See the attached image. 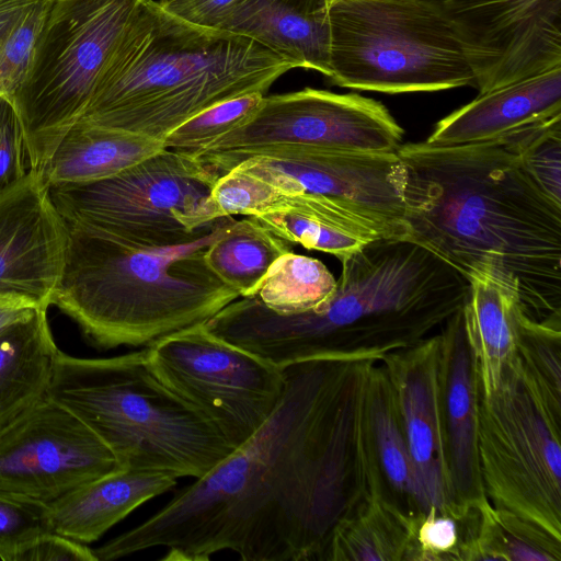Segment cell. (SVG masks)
Segmentation results:
<instances>
[{"label": "cell", "instance_id": "1", "mask_svg": "<svg viewBox=\"0 0 561 561\" xmlns=\"http://www.w3.org/2000/svg\"><path fill=\"white\" fill-rule=\"evenodd\" d=\"M369 348L286 366L263 426L144 523L94 549L99 561L165 547L164 561H305L362 499L375 451Z\"/></svg>", "mask_w": 561, "mask_h": 561}, {"label": "cell", "instance_id": "2", "mask_svg": "<svg viewBox=\"0 0 561 561\" xmlns=\"http://www.w3.org/2000/svg\"><path fill=\"white\" fill-rule=\"evenodd\" d=\"M396 152L407 239L468 282L503 286L530 319L560 324L561 204L527 174L513 134L463 146L407 142Z\"/></svg>", "mask_w": 561, "mask_h": 561}, {"label": "cell", "instance_id": "3", "mask_svg": "<svg viewBox=\"0 0 561 561\" xmlns=\"http://www.w3.org/2000/svg\"><path fill=\"white\" fill-rule=\"evenodd\" d=\"M332 297L320 308L280 314L240 297L206 323L218 337L284 368L355 347L400 344L458 311L469 282L422 245L377 239L340 260Z\"/></svg>", "mask_w": 561, "mask_h": 561}, {"label": "cell", "instance_id": "4", "mask_svg": "<svg viewBox=\"0 0 561 561\" xmlns=\"http://www.w3.org/2000/svg\"><path fill=\"white\" fill-rule=\"evenodd\" d=\"M291 65L261 44L144 0L80 121L163 140L222 101L266 94Z\"/></svg>", "mask_w": 561, "mask_h": 561}, {"label": "cell", "instance_id": "5", "mask_svg": "<svg viewBox=\"0 0 561 561\" xmlns=\"http://www.w3.org/2000/svg\"><path fill=\"white\" fill-rule=\"evenodd\" d=\"M233 221L222 217L196 240L174 247L136 244L66 221L65 261L51 305L105 350L148 347L204 324L240 298L205 261L208 247Z\"/></svg>", "mask_w": 561, "mask_h": 561}, {"label": "cell", "instance_id": "6", "mask_svg": "<svg viewBox=\"0 0 561 561\" xmlns=\"http://www.w3.org/2000/svg\"><path fill=\"white\" fill-rule=\"evenodd\" d=\"M47 396L110 448L119 469L198 479L234 450L152 373L145 348L107 358L60 351Z\"/></svg>", "mask_w": 561, "mask_h": 561}, {"label": "cell", "instance_id": "7", "mask_svg": "<svg viewBox=\"0 0 561 561\" xmlns=\"http://www.w3.org/2000/svg\"><path fill=\"white\" fill-rule=\"evenodd\" d=\"M332 84L382 93L471 85L453 26L414 0H329Z\"/></svg>", "mask_w": 561, "mask_h": 561}, {"label": "cell", "instance_id": "8", "mask_svg": "<svg viewBox=\"0 0 561 561\" xmlns=\"http://www.w3.org/2000/svg\"><path fill=\"white\" fill-rule=\"evenodd\" d=\"M561 394L518 351L497 388L479 393L478 451L485 494L561 541Z\"/></svg>", "mask_w": 561, "mask_h": 561}, {"label": "cell", "instance_id": "9", "mask_svg": "<svg viewBox=\"0 0 561 561\" xmlns=\"http://www.w3.org/2000/svg\"><path fill=\"white\" fill-rule=\"evenodd\" d=\"M144 0H48L13 104L30 169L39 171L79 121Z\"/></svg>", "mask_w": 561, "mask_h": 561}, {"label": "cell", "instance_id": "10", "mask_svg": "<svg viewBox=\"0 0 561 561\" xmlns=\"http://www.w3.org/2000/svg\"><path fill=\"white\" fill-rule=\"evenodd\" d=\"M217 178L197 157L161 149L110 178L54 185L49 193L67 222L136 244L174 247L196 240L222 218L210 198Z\"/></svg>", "mask_w": 561, "mask_h": 561}, {"label": "cell", "instance_id": "11", "mask_svg": "<svg viewBox=\"0 0 561 561\" xmlns=\"http://www.w3.org/2000/svg\"><path fill=\"white\" fill-rule=\"evenodd\" d=\"M218 176L248 170L287 194L335 205L376 239H407L404 165L397 152L371 153L276 145L232 156L197 157Z\"/></svg>", "mask_w": 561, "mask_h": 561}, {"label": "cell", "instance_id": "12", "mask_svg": "<svg viewBox=\"0 0 561 561\" xmlns=\"http://www.w3.org/2000/svg\"><path fill=\"white\" fill-rule=\"evenodd\" d=\"M152 373L238 448L278 405L285 374L209 332L204 324L145 347Z\"/></svg>", "mask_w": 561, "mask_h": 561}, {"label": "cell", "instance_id": "13", "mask_svg": "<svg viewBox=\"0 0 561 561\" xmlns=\"http://www.w3.org/2000/svg\"><path fill=\"white\" fill-rule=\"evenodd\" d=\"M403 136V128L379 101L306 88L265 95L250 122L195 157L232 156L276 145L386 153L396 152Z\"/></svg>", "mask_w": 561, "mask_h": 561}, {"label": "cell", "instance_id": "14", "mask_svg": "<svg viewBox=\"0 0 561 561\" xmlns=\"http://www.w3.org/2000/svg\"><path fill=\"white\" fill-rule=\"evenodd\" d=\"M459 36L479 93L561 67V0H414Z\"/></svg>", "mask_w": 561, "mask_h": 561}, {"label": "cell", "instance_id": "15", "mask_svg": "<svg viewBox=\"0 0 561 561\" xmlns=\"http://www.w3.org/2000/svg\"><path fill=\"white\" fill-rule=\"evenodd\" d=\"M119 469L110 448L47 394L0 428V489L49 504Z\"/></svg>", "mask_w": 561, "mask_h": 561}, {"label": "cell", "instance_id": "16", "mask_svg": "<svg viewBox=\"0 0 561 561\" xmlns=\"http://www.w3.org/2000/svg\"><path fill=\"white\" fill-rule=\"evenodd\" d=\"M381 360L392 386L427 512L455 515L443 400L442 335Z\"/></svg>", "mask_w": 561, "mask_h": 561}, {"label": "cell", "instance_id": "17", "mask_svg": "<svg viewBox=\"0 0 561 561\" xmlns=\"http://www.w3.org/2000/svg\"><path fill=\"white\" fill-rule=\"evenodd\" d=\"M68 230L49 187L30 169L0 194V297L51 305L64 266Z\"/></svg>", "mask_w": 561, "mask_h": 561}, {"label": "cell", "instance_id": "18", "mask_svg": "<svg viewBox=\"0 0 561 561\" xmlns=\"http://www.w3.org/2000/svg\"><path fill=\"white\" fill-rule=\"evenodd\" d=\"M440 335L444 415L454 505L456 512L462 513L490 501L483 486L478 451V381L463 331L461 308L447 320Z\"/></svg>", "mask_w": 561, "mask_h": 561}, {"label": "cell", "instance_id": "19", "mask_svg": "<svg viewBox=\"0 0 561 561\" xmlns=\"http://www.w3.org/2000/svg\"><path fill=\"white\" fill-rule=\"evenodd\" d=\"M561 115V67L479 95L436 123L425 142L463 146L491 141Z\"/></svg>", "mask_w": 561, "mask_h": 561}, {"label": "cell", "instance_id": "20", "mask_svg": "<svg viewBox=\"0 0 561 561\" xmlns=\"http://www.w3.org/2000/svg\"><path fill=\"white\" fill-rule=\"evenodd\" d=\"M217 28L261 44L293 68L330 75L329 0H242Z\"/></svg>", "mask_w": 561, "mask_h": 561}, {"label": "cell", "instance_id": "21", "mask_svg": "<svg viewBox=\"0 0 561 561\" xmlns=\"http://www.w3.org/2000/svg\"><path fill=\"white\" fill-rule=\"evenodd\" d=\"M176 481L162 472L114 470L47 504L51 531L84 545L93 542Z\"/></svg>", "mask_w": 561, "mask_h": 561}, {"label": "cell", "instance_id": "22", "mask_svg": "<svg viewBox=\"0 0 561 561\" xmlns=\"http://www.w3.org/2000/svg\"><path fill=\"white\" fill-rule=\"evenodd\" d=\"M469 284L461 307L463 331L479 393L489 394L518 354L520 319L526 313L519 299L503 286L485 278Z\"/></svg>", "mask_w": 561, "mask_h": 561}, {"label": "cell", "instance_id": "23", "mask_svg": "<svg viewBox=\"0 0 561 561\" xmlns=\"http://www.w3.org/2000/svg\"><path fill=\"white\" fill-rule=\"evenodd\" d=\"M161 149V140L79 119L38 172L48 187L89 183L115 175Z\"/></svg>", "mask_w": 561, "mask_h": 561}, {"label": "cell", "instance_id": "24", "mask_svg": "<svg viewBox=\"0 0 561 561\" xmlns=\"http://www.w3.org/2000/svg\"><path fill=\"white\" fill-rule=\"evenodd\" d=\"M59 352L46 308L0 334V428L47 394Z\"/></svg>", "mask_w": 561, "mask_h": 561}, {"label": "cell", "instance_id": "25", "mask_svg": "<svg viewBox=\"0 0 561 561\" xmlns=\"http://www.w3.org/2000/svg\"><path fill=\"white\" fill-rule=\"evenodd\" d=\"M250 217L291 244L339 260L377 240L345 211L308 194L285 193L272 208Z\"/></svg>", "mask_w": 561, "mask_h": 561}, {"label": "cell", "instance_id": "26", "mask_svg": "<svg viewBox=\"0 0 561 561\" xmlns=\"http://www.w3.org/2000/svg\"><path fill=\"white\" fill-rule=\"evenodd\" d=\"M415 522L381 493H370L334 528L325 560L408 559Z\"/></svg>", "mask_w": 561, "mask_h": 561}, {"label": "cell", "instance_id": "27", "mask_svg": "<svg viewBox=\"0 0 561 561\" xmlns=\"http://www.w3.org/2000/svg\"><path fill=\"white\" fill-rule=\"evenodd\" d=\"M290 251L291 243L247 216L234 219L208 247L205 261L213 273L240 297H252L273 263Z\"/></svg>", "mask_w": 561, "mask_h": 561}, {"label": "cell", "instance_id": "28", "mask_svg": "<svg viewBox=\"0 0 561 561\" xmlns=\"http://www.w3.org/2000/svg\"><path fill=\"white\" fill-rule=\"evenodd\" d=\"M368 413L380 470L388 482L426 514L427 506L409 451L394 392L383 367L374 366L368 383Z\"/></svg>", "mask_w": 561, "mask_h": 561}, {"label": "cell", "instance_id": "29", "mask_svg": "<svg viewBox=\"0 0 561 561\" xmlns=\"http://www.w3.org/2000/svg\"><path fill=\"white\" fill-rule=\"evenodd\" d=\"M336 279L318 259L287 252L263 277L256 297L280 314L318 309L333 295Z\"/></svg>", "mask_w": 561, "mask_h": 561}, {"label": "cell", "instance_id": "30", "mask_svg": "<svg viewBox=\"0 0 561 561\" xmlns=\"http://www.w3.org/2000/svg\"><path fill=\"white\" fill-rule=\"evenodd\" d=\"M48 0H0V95L13 102L31 60Z\"/></svg>", "mask_w": 561, "mask_h": 561}, {"label": "cell", "instance_id": "31", "mask_svg": "<svg viewBox=\"0 0 561 561\" xmlns=\"http://www.w3.org/2000/svg\"><path fill=\"white\" fill-rule=\"evenodd\" d=\"M264 96L249 93L202 111L165 136L162 140L164 149L197 154L220 137L250 122Z\"/></svg>", "mask_w": 561, "mask_h": 561}, {"label": "cell", "instance_id": "32", "mask_svg": "<svg viewBox=\"0 0 561 561\" xmlns=\"http://www.w3.org/2000/svg\"><path fill=\"white\" fill-rule=\"evenodd\" d=\"M512 134L527 174L548 196L561 204V115Z\"/></svg>", "mask_w": 561, "mask_h": 561}, {"label": "cell", "instance_id": "33", "mask_svg": "<svg viewBox=\"0 0 561 561\" xmlns=\"http://www.w3.org/2000/svg\"><path fill=\"white\" fill-rule=\"evenodd\" d=\"M51 531L48 505L0 489V559L16 561L42 534Z\"/></svg>", "mask_w": 561, "mask_h": 561}, {"label": "cell", "instance_id": "34", "mask_svg": "<svg viewBox=\"0 0 561 561\" xmlns=\"http://www.w3.org/2000/svg\"><path fill=\"white\" fill-rule=\"evenodd\" d=\"M284 194L263 178L233 167L216 179L210 198L222 217L256 216L272 208Z\"/></svg>", "mask_w": 561, "mask_h": 561}, {"label": "cell", "instance_id": "35", "mask_svg": "<svg viewBox=\"0 0 561 561\" xmlns=\"http://www.w3.org/2000/svg\"><path fill=\"white\" fill-rule=\"evenodd\" d=\"M494 510L506 560L560 561L561 541L508 511Z\"/></svg>", "mask_w": 561, "mask_h": 561}, {"label": "cell", "instance_id": "36", "mask_svg": "<svg viewBox=\"0 0 561 561\" xmlns=\"http://www.w3.org/2000/svg\"><path fill=\"white\" fill-rule=\"evenodd\" d=\"M415 522L408 560L457 559L460 538L456 518L431 510Z\"/></svg>", "mask_w": 561, "mask_h": 561}, {"label": "cell", "instance_id": "37", "mask_svg": "<svg viewBox=\"0 0 561 561\" xmlns=\"http://www.w3.org/2000/svg\"><path fill=\"white\" fill-rule=\"evenodd\" d=\"M24 133L14 104L0 95V194L21 181L28 170Z\"/></svg>", "mask_w": 561, "mask_h": 561}, {"label": "cell", "instance_id": "38", "mask_svg": "<svg viewBox=\"0 0 561 561\" xmlns=\"http://www.w3.org/2000/svg\"><path fill=\"white\" fill-rule=\"evenodd\" d=\"M16 561H98L92 549L64 535L47 531L23 549Z\"/></svg>", "mask_w": 561, "mask_h": 561}, {"label": "cell", "instance_id": "39", "mask_svg": "<svg viewBox=\"0 0 561 561\" xmlns=\"http://www.w3.org/2000/svg\"><path fill=\"white\" fill-rule=\"evenodd\" d=\"M242 0H167L164 11L194 25L217 28L224 18Z\"/></svg>", "mask_w": 561, "mask_h": 561}, {"label": "cell", "instance_id": "40", "mask_svg": "<svg viewBox=\"0 0 561 561\" xmlns=\"http://www.w3.org/2000/svg\"><path fill=\"white\" fill-rule=\"evenodd\" d=\"M45 308L34 301L16 296L0 297V334L36 310ZM48 309V308H46Z\"/></svg>", "mask_w": 561, "mask_h": 561}, {"label": "cell", "instance_id": "41", "mask_svg": "<svg viewBox=\"0 0 561 561\" xmlns=\"http://www.w3.org/2000/svg\"><path fill=\"white\" fill-rule=\"evenodd\" d=\"M167 0H158V2L161 4L163 2H165Z\"/></svg>", "mask_w": 561, "mask_h": 561}]
</instances>
